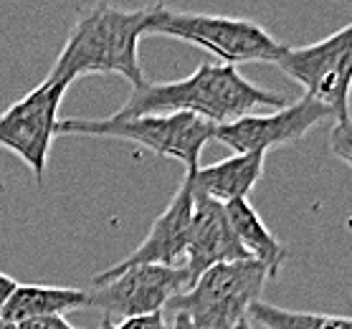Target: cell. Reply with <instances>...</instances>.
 Instances as JSON below:
<instances>
[{"label":"cell","mask_w":352,"mask_h":329,"mask_svg":"<svg viewBox=\"0 0 352 329\" xmlns=\"http://www.w3.org/2000/svg\"><path fill=\"white\" fill-rule=\"evenodd\" d=\"M246 321L254 329H352L350 317L320 312H296L274 306L264 299H258L248 306Z\"/></svg>","instance_id":"9a60e30c"},{"label":"cell","mask_w":352,"mask_h":329,"mask_svg":"<svg viewBox=\"0 0 352 329\" xmlns=\"http://www.w3.org/2000/svg\"><path fill=\"white\" fill-rule=\"evenodd\" d=\"M289 99L279 91H269L241 76L236 66L203 64L185 79L177 81H144L129 91L127 102L112 114L120 120L140 114H195L210 124H226L239 117L254 114L258 106L279 109Z\"/></svg>","instance_id":"6da1fadb"},{"label":"cell","mask_w":352,"mask_h":329,"mask_svg":"<svg viewBox=\"0 0 352 329\" xmlns=\"http://www.w3.org/2000/svg\"><path fill=\"white\" fill-rule=\"evenodd\" d=\"M223 208L226 216H228V223H231L233 233H236V238L241 243V249L246 251L248 258H254L256 264L264 266L269 279H276L289 256L287 246H281L279 238L266 228L261 216L256 213V208L248 201L226 203Z\"/></svg>","instance_id":"5bb4252c"},{"label":"cell","mask_w":352,"mask_h":329,"mask_svg":"<svg viewBox=\"0 0 352 329\" xmlns=\"http://www.w3.org/2000/svg\"><path fill=\"white\" fill-rule=\"evenodd\" d=\"M0 329H18V324H13V321H6V319H0Z\"/></svg>","instance_id":"ffe728a7"},{"label":"cell","mask_w":352,"mask_h":329,"mask_svg":"<svg viewBox=\"0 0 352 329\" xmlns=\"http://www.w3.org/2000/svg\"><path fill=\"white\" fill-rule=\"evenodd\" d=\"M243 258H248V253L241 249L223 205L206 195L192 193L190 241L185 251V261H188L185 269L190 273V284L210 266L226 264V261H243Z\"/></svg>","instance_id":"8fae6325"},{"label":"cell","mask_w":352,"mask_h":329,"mask_svg":"<svg viewBox=\"0 0 352 329\" xmlns=\"http://www.w3.org/2000/svg\"><path fill=\"white\" fill-rule=\"evenodd\" d=\"M16 286H18V281L13 279V276L0 271V314H3V309H6V304H8V299L13 297Z\"/></svg>","instance_id":"ac0fdd59"},{"label":"cell","mask_w":352,"mask_h":329,"mask_svg":"<svg viewBox=\"0 0 352 329\" xmlns=\"http://www.w3.org/2000/svg\"><path fill=\"white\" fill-rule=\"evenodd\" d=\"M147 18L150 5L127 10L109 3H91L81 8L46 79L72 84L89 73H117L132 89L142 87L147 79L140 61V38L144 36Z\"/></svg>","instance_id":"7a4b0ae2"},{"label":"cell","mask_w":352,"mask_h":329,"mask_svg":"<svg viewBox=\"0 0 352 329\" xmlns=\"http://www.w3.org/2000/svg\"><path fill=\"white\" fill-rule=\"evenodd\" d=\"M190 223H192V185H190V175L185 172L183 183L175 190V195L170 198L168 208L155 218L147 238L129 256L122 258L120 264H114L107 271L96 273L94 286L107 279H112V276H117V273L127 271L132 266H177V261H183L185 251H188Z\"/></svg>","instance_id":"30bf717a"},{"label":"cell","mask_w":352,"mask_h":329,"mask_svg":"<svg viewBox=\"0 0 352 329\" xmlns=\"http://www.w3.org/2000/svg\"><path fill=\"white\" fill-rule=\"evenodd\" d=\"M216 124L200 120L195 114H140V117H72L58 120L56 135H81V137H112L124 139L150 150V152L170 157L185 165V172L200 168L203 150L213 139Z\"/></svg>","instance_id":"5b68a950"},{"label":"cell","mask_w":352,"mask_h":329,"mask_svg":"<svg viewBox=\"0 0 352 329\" xmlns=\"http://www.w3.org/2000/svg\"><path fill=\"white\" fill-rule=\"evenodd\" d=\"M170 329H195L192 327V321L185 317V314H175V319H173V327Z\"/></svg>","instance_id":"d6986e66"},{"label":"cell","mask_w":352,"mask_h":329,"mask_svg":"<svg viewBox=\"0 0 352 329\" xmlns=\"http://www.w3.org/2000/svg\"><path fill=\"white\" fill-rule=\"evenodd\" d=\"M69 81L43 79L16 104L0 112V147L23 160L33 172L36 183L43 185L51 157V147L56 139L58 109L64 102Z\"/></svg>","instance_id":"52a82bcc"},{"label":"cell","mask_w":352,"mask_h":329,"mask_svg":"<svg viewBox=\"0 0 352 329\" xmlns=\"http://www.w3.org/2000/svg\"><path fill=\"white\" fill-rule=\"evenodd\" d=\"M264 152H246L192 170L188 175H190L192 193L206 195L210 201L226 205L233 201H246L258 180L264 177Z\"/></svg>","instance_id":"7c38bea8"},{"label":"cell","mask_w":352,"mask_h":329,"mask_svg":"<svg viewBox=\"0 0 352 329\" xmlns=\"http://www.w3.org/2000/svg\"><path fill=\"white\" fill-rule=\"evenodd\" d=\"M269 273L254 258L206 269L190 286L168 302V312L185 314L195 329H236L248 306L264 294Z\"/></svg>","instance_id":"8992f818"},{"label":"cell","mask_w":352,"mask_h":329,"mask_svg":"<svg viewBox=\"0 0 352 329\" xmlns=\"http://www.w3.org/2000/svg\"><path fill=\"white\" fill-rule=\"evenodd\" d=\"M236 329H254V327H251L248 321H241V324H239V327H236Z\"/></svg>","instance_id":"44dd1931"},{"label":"cell","mask_w":352,"mask_h":329,"mask_svg":"<svg viewBox=\"0 0 352 329\" xmlns=\"http://www.w3.org/2000/svg\"><path fill=\"white\" fill-rule=\"evenodd\" d=\"M324 120H332L327 106L317 104L309 97H302L269 114H246L233 122L218 124L213 139H218L236 155H269V150L305 139L307 132Z\"/></svg>","instance_id":"9c48e42d"},{"label":"cell","mask_w":352,"mask_h":329,"mask_svg":"<svg viewBox=\"0 0 352 329\" xmlns=\"http://www.w3.org/2000/svg\"><path fill=\"white\" fill-rule=\"evenodd\" d=\"M18 329H81L66 319V317H41V319L21 321Z\"/></svg>","instance_id":"e0dca14e"},{"label":"cell","mask_w":352,"mask_h":329,"mask_svg":"<svg viewBox=\"0 0 352 329\" xmlns=\"http://www.w3.org/2000/svg\"><path fill=\"white\" fill-rule=\"evenodd\" d=\"M281 71L305 89V97L327 106L332 114L329 147L350 165L352 127H350V66H352V25H342L320 43L302 49H284L276 61Z\"/></svg>","instance_id":"3957f363"},{"label":"cell","mask_w":352,"mask_h":329,"mask_svg":"<svg viewBox=\"0 0 352 329\" xmlns=\"http://www.w3.org/2000/svg\"><path fill=\"white\" fill-rule=\"evenodd\" d=\"M102 329H170L168 319H165V312L157 314H147V317H132V319H102Z\"/></svg>","instance_id":"2e32d148"},{"label":"cell","mask_w":352,"mask_h":329,"mask_svg":"<svg viewBox=\"0 0 352 329\" xmlns=\"http://www.w3.org/2000/svg\"><path fill=\"white\" fill-rule=\"evenodd\" d=\"M190 286V273L185 266H132L112 279L96 284L89 291V306L102 309L107 319L120 317H147L165 312L170 299Z\"/></svg>","instance_id":"ba28073f"},{"label":"cell","mask_w":352,"mask_h":329,"mask_svg":"<svg viewBox=\"0 0 352 329\" xmlns=\"http://www.w3.org/2000/svg\"><path fill=\"white\" fill-rule=\"evenodd\" d=\"M144 36L185 41L236 69L239 64H276L287 49L272 33L246 18L188 13L165 5H150Z\"/></svg>","instance_id":"277c9868"},{"label":"cell","mask_w":352,"mask_h":329,"mask_svg":"<svg viewBox=\"0 0 352 329\" xmlns=\"http://www.w3.org/2000/svg\"><path fill=\"white\" fill-rule=\"evenodd\" d=\"M89 306V291L74 286H43V284H18L13 297L0 314V319L21 324L41 317H64L69 312Z\"/></svg>","instance_id":"4fadbf2b"}]
</instances>
